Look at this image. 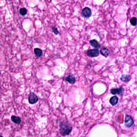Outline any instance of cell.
Masks as SVG:
<instances>
[{"instance_id":"30bf717a","label":"cell","mask_w":137,"mask_h":137,"mask_svg":"<svg viewBox=\"0 0 137 137\" xmlns=\"http://www.w3.org/2000/svg\"><path fill=\"white\" fill-rule=\"evenodd\" d=\"M11 120L12 122L16 124H20L21 121V120L20 117H17L14 115H12L11 117Z\"/></svg>"},{"instance_id":"ba28073f","label":"cell","mask_w":137,"mask_h":137,"mask_svg":"<svg viewBox=\"0 0 137 137\" xmlns=\"http://www.w3.org/2000/svg\"><path fill=\"white\" fill-rule=\"evenodd\" d=\"M89 43H90L91 46L92 47H94V48L98 49L100 48V44L96 39H93V40H90Z\"/></svg>"},{"instance_id":"7a4b0ae2","label":"cell","mask_w":137,"mask_h":137,"mask_svg":"<svg viewBox=\"0 0 137 137\" xmlns=\"http://www.w3.org/2000/svg\"><path fill=\"white\" fill-rule=\"evenodd\" d=\"M87 55L90 57H96L99 55V51L97 49H91L87 51Z\"/></svg>"},{"instance_id":"8992f818","label":"cell","mask_w":137,"mask_h":137,"mask_svg":"<svg viewBox=\"0 0 137 137\" xmlns=\"http://www.w3.org/2000/svg\"><path fill=\"white\" fill-rule=\"evenodd\" d=\"M100 52L101 55L105 56V57H107L109 56L110 54V50L106 48H101L100 51Z\"/></svg>"},{"instance_id":"5b68a950","label":"cell","mask_w":137,"mask_h":137,"mask_svg":"<svg viewBox=\"0 0 137 137\" xmlns=\"http://www.w3.org/2000/svg\"><path fill=\"white\" fill-rule=\"evenodd\" d=\"M133 121L132 118L130 115H127L125 119V125L127 127L130 128L133 124Z\"/></svg>"},{"instance_id":"5bb4252c","label":"cell","mask_w":137,"mask_h":137,"mask_svg":"<svg viewBox=\"0 0 137 137\" xmlns=\"http://www.w3.org/2000/svg\"><path fill=\"white\" fill-rule=\"evenodd\" d=\"M27 9L25 8H21L19 11V13L20 14L23 16H24V15H26L27 13Z\"/></svg>"},{"instance_id":"52a82bcc","label":"cell","mask_w":137,"mask_h":137,"mask_svg":"<svg viewBox=\"0 0 137 137\" xmlns=\"http://www.w3.org/2000/svg\"><path fill=\"white\" fill-rule=\"evenodd\" d=\"M123 89L120 88L119 89H112L110 90L111 93L113 94H120L122 93L123 92Z\"/></svg>"},{"instance_id":"8fae6325","label":"cell","mask_w":137,"mask_h":137,"mask_svg":"<svg viewBox=\"0 0 137 137\" xmlns=\"http://www.w3.org/2000/svg\"><path fill=\"white\" fill-rule=\"evenodd\" d=\"M118 97L116 96L112 97V98H111L110 100V103L111 104V105L113 106L116 105L117 103H118Z\"/></svg>"},{"instance_id":"9a60e30c","label":"cell","mask_w":137,"mask_h":137,"mask_svg":"<svg viewBox=\"0 0 137 137\" xmlns=\"http://www.w3.org/2000/svg\"><path fill=\"white\" fill-rule=\"evenodd\" d=\"M137 19L135 17H133L130 20V23L131 25L135 26L137 24Z\"/></svg>"},{"instance_id":"3957f363","label":"cell","mask_w":137,"mask_h":137,"mask_svg":"<svg viewBox=\"0 0 137 137\" xmlns=\"http://www.w3.org/2000/svg\"><path fill=\"white\" fill-rule=\"evenodd\" d=\"M38 101V98L36 94L33 92H31L30 94L28 97V102L30 104H34Z\"/></svg>"},{"instance_id":"7c38bea8","label":"cell","mask_w":137,"mask_h":137,"mask_svg":"<svg viewBox=\"0 0 137 137\" xmlns=\"http://www.w3.org/2000/svg\"><path fill=\"white\" fill-rule=\"evenodd\" d=\"M120 79L123 82L127 83L130 81L131 77L130 76L128 75H122L120 78Z\"/></svg>"},{"instance_id":"9c48e42d","label":"cell","mask_w":137,"mask_h":137,"mask_svg":"<svg viewBox=\"0 0 137 137\" xmlns=\"http://www.w3.org/2000/svg\"><path fill=\"white\" fill-rule=\"evenodd\" d=\"M65 80L69 83L70 84H73L75 82V78L73 75H69L65 78Z\"/></svg>"},{"instance_id":"4fadbf2b","label":"cell","mask_w":137,"mask_h":137,"mask_svg":"<svg viewBox=\"0 0 137 137\" xmlns=\"http://www.w3.org/2000/svg\"><path fill=\"white\" fill-rule=\"evenodd\" d=\"M34 53L37 58L40 57L43 54V51L42 50L38 48H36L34 49Z\"/></svg>"},{"instance_id":"277c9868","label":"cell","mask_w":137,"mask_h":137,"mask_svg":"<svg viewBox=\"0 0 137 137\" xmlns=\"http://www.w3.org/2000/svg\"><path fill=\"white\" fill-rule=\"evenodd\" d=\"M82 15L85 18H89L91 17L92 11L89 8L86 7L83 9L82 11Z\"/></svg>"},{"instance_id":"6da1fadb","label":"cell","mask_w":137,"mask_h":137,"mask_svg":"<svg viewBox=\"0 0 137 137\" xmlns=\"http://www.w3.org/2000/svg\"><path fill=\"white\" fill-rule=\"evenodd\" d=\"M60 133L63 136L68 135L72 131V127L66 122H62L60 125Z\"/></svg>"},{"instance_id":"e0dca14e","label":"cell","mask_w":137,"mask_h":137,"mask_svg":"<svg viewBox=\"0 0 137 137\" xmlns=\"http://www.w3.org/2000/svg\"><path fill=\"white\" fill-rule=\"evenodd\" d=\"M0 137H3V136H2V135H0Z\"/></svg>"},{"instance_id":"2e32d148","label":"cell","mask_w":137,"mask_h":137,"mask_svg":"<svg viewBox=\"0 0 137 137\" xmlns=\"http://www.w3.org/2000/svg\"><path fill=\"white\" fill-rule=\"evenodd\" d=\"M52 31H53V32L55 33V34L56 35L59 34V32L58 31L57 28L56 27H53L52 28Z\"/></svg>"}]
</instances>
